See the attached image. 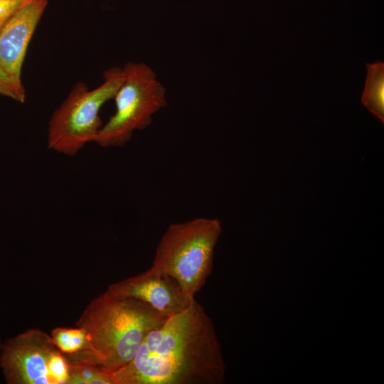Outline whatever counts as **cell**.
<instances>
[{"label":"cell","mask_w":384,"mask_h":384,"mask_svg":"<svg viewBox=\"0 0 384 384\" xmlns=\"http://www.w3.org/2000/svg\"><path fill=\"white\" fill-rule=\"evenodd\" d=\"M124 80L114 97L116 110L100 129L94 142L101 147L124 146L136 130L152 122V117L166 107V88L153 69L144 63H127Z\"/></svg>","instance_id":"5"},{"label":"cell","mask_w":384,"mask_h":384,"mask_svg":"<svg viewBox=\"0 0 384 384\" xmlns=\"http://www.w3.org/2000/svg\"><path fill=\"white\" fill-rule=\"evenodd\" d=\"M167 318L141 300L107 289L87 304L76 326L83 330L92 359L113 373L134 358L146 336Z\"/></svg>","instance_id":"2"},{"label":"cell","mask_w":384,"mask_h":384,"mask_svg":"<svg viewBox=\"0 0 384 384\" xmlns=\"http://www.w3.org/2000/svg\"><path fill=\"white\" fill-rule=\"evenodd\" d=\"M33 0H0V29L21 8Z\"/></svg>","instance_id":"13"},{"label":"cell","mask_w":384,"mask_h":384,"mask_svg":"<svg viewBox=\"0 0 384 384\" xmlns=\"http://www.w3.org/2000/svg\"><path fill=\"white\" fill-rule=\"evenodd\" d=\"M0 95L11 98L19 102L26 100V92L18 89L10 78L0 67Z\"/></svg>","instance_id":"12"},{"label":"cell","mask_w":384,"mask_h":384,"mask_svg":"<svg viewBox=\"0 0 384 384\" xmlns=\"http://www.w3.org/2000/svg\"><path fill=\"white\" fill-rule=\"evenodd\" d=\"M50 337L56 347L64 354L77 353L86 348V337L82 329L57 327L52 330Z\"/></svg>","instance_id":"11"},{"label":"cell","mask_w":384,"mask_h":384,"mask_svg":"<svg viewBox=\"0 0 384 384\" xmlns=\"http://www.w3.org/2000/svg\"><path fill=\"white\" fill-rule=\"evenodd\" d=\"M225 365L215 327L196 300L150 332L114 384H220Z\"/></svg>","instance_id":"1"},{"label":"cell","mask_w":384,"mask_h":384,"mask_svg":"<svg viewBox=\"0 0 384 384\" xmlns=\"http://www.w3.org/2000/svg\"><path fill=\"white\" fill-rule=\"evenodd\" d=\"M103 79V82L92 90L82 82L73 85L48 122V149L71 156L87 143L94 142L102 126L100 109L114 98L123 82L122 68L114 66L106 70Z\"/></svg>","instance_id":"4"},{"label":"cell","mask_w":384,"mask_h":384,"mask_svg":"<svg viewBox=\"0 0 384 384\" xmlns=\"http://www.w3.org/2000/svg\"><path fill=\"white\" fill-rule=\"evenodd\" d=\"M68 356V384H114L112 373L99 366L85 349Z\"/></svg>","instance_id":"9"},{"label":"cell","mask_w":384,"mask_h":384,"mask_svg":"<svg viewBox=\"0 0 384 384\" xmlns=\"http://www.w3.org/2000/svg\"><path fill=\"white\" fill-rule=\"evenodd\" d=\"M221 230L216 218H197L170 225L159 242L150 267L171 277L194 297L210 274Z\"/></svg>","instance_id":"3"},{"label":"cell","mask_w":384,"mask_h":384,"mask_svg":"<svg viewBox=\"0 0 384 384\" xmlns=\"http://www.w3.org/2000/svg\"><path fill=\"white\" fill-rule=\"evenodd\" d=\"M2 343H3V341H1V338H0V353H1V346H2Z\"/></svg>","instance_id":"14"},{"label":"cell","mask_w":384,"mask_h":384,"mask_svg":"<svg viewBox=\"0 0 384 384\" xmlns=\"http://www.w3.org/2000/svg\"><path fill=\"white\" fill-rule=\"evenodd\" d=\"M48 0H33L0 29V67L15 85L25 92L21 69L26 51Z\"/></svg>","instance_id":"8"},{"label":"cell","mask_w":384,"mask_h":384,"mask_svg":"<svg viewBox=\"0 0 384 384\" xmlns=\"http://www.w3.org/2000/svg\"><path fill=\"white\" fill-rule=\"evenodd\" d=\"M107 289L141 300L166 317L183 312L196 300L174 278L151 267L112 284Z\"/></svg>","instance_id":"7"},{"label":"cell","mask_w":384,"mask_h":384,"mask_svg":"<svg viewBox=\"0 0 384 384\" xmlns=\"http://www.w3.org/2000/svg\"><path fill=\"white\" fill-rule=\"evenodd\" d=\"M0 368L7 384H68L69 365L50 335L29 329L2 343Z\"/></svg>","instance_id":"6"},{"label":"cell","mask_w":384,"mask_h":384,"mask_svg":"<svg viewBox=\"0 0 384 384\" xmlns=\"http://www.w3.org/2000/svg\"><path fill=\"white\" fill-rule=\"evenodd\" d=\"M367 78L361 102L382 123L384 122V63H366Z\"/></svg>","instance_id":"10"}]
</instances>
